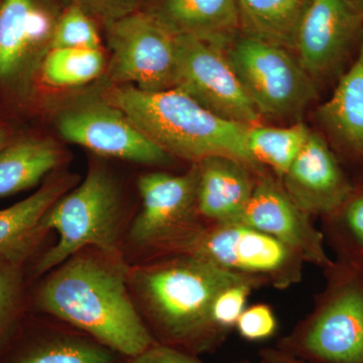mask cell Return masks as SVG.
Returning <instances> with one entry per match:
<instances>
[{
  "label": "cell",
  "mask_w": 363,
  "mask_h": 363,
  "mask_svg": "<svg viewBox=\"0 0 363 363\" xmlns=\"http://www.w3.org/2000/svg\"><path fill=\"white\" fill-rule=\"evenodd\" d=\"M133 281L162 344L192 354L217 350L228 337L212 319L219 293L245 281L267 286L264 279L225 271L190 255H164L138 269Z\"/></svg>",
  "instance_id": "obj_1"
},
{
  "label": "cell",
  "mask_w": 363,
  "mask_h": 363,
  "mask_svg": "<svg viewBox=\"0 0 363 363\" xmlns=\"http://www.w3.org/2000/svg\"><path fill=\"white\" fill-rule=\"evenodd\" d=\"M35 304L126 357H138L157 343L128 295L123 269L102 260H66L38 289Z\"/></svg>",
  "instance_id": "obj_2"
},
{
  "label": "cell",
  "mask_w": 363,
  "mask_h": 363,
  "mask_svg": "<svg viewBox=\"0 0 363 363\" xmlns=\"http://www.w3.org/2000/svg\"><path fill=\"white\" fill-rule=\"evenodd\" d=\"M101 96L173 157L194 164L208 157H230L255 173L264 172L247 150L250 126L215 116L180 89L152 92L111 84Z\"/></svg>",
  "instance_id": "obj_3"
},
{
  "label": "cell",
  "mask_w": 363,
  "mask_h": 363,
  "mask_svg": "<svg viewBox=\"0 0 363 363\" xmlns=\"http://www.w3.org/2000/svg\"><path fill=\"white\" fill-rule=\"evenodd\" d=\"M121 216L118 184L106 169L94 164L84 181L57 200L38 224V238L55 230L59 240L35 262L33 278L61 266L86 247H96L114 259L118 252Z\"/></svg>",
  "instance_id": "obj_4"
},
{
  "label": "cell",
  "mask_w": 363,
  "mask_h": 363,
  "mask_svg": "<svg viewBox=\"0 0 363 363\" xmlns=\"http://www.w3.org/2000/svg\"><path fill=\"white\" fill-rule=\"evenodd\" d=\"M313 311L276 348L306 363H363V276L334 260Z\"/></svg>",
  "instance_id": "obj_5"
},
{
  "label": "cell",
  "mask_w": 363,
  "mask_h": 363,
  "mask_svg": "<svg viewBox=\"0 0 363 363\" xmlns=\"http://www.w3.org/2000/svg\"><path fill=\"white\" fill-rule=\"evenodd\" d=\"M171 255H193L225 271L264 279L278 290L301 283L305 264L297 252L276 238L235 222H204Z\"/></svg>",
  "instance_id": "obj_6"
},
{
  "label": "cell",
  "mask_w": 363,
  "mask_h": 363,
  "mask_svg": "<svg viewBox=\"0 0 363 363\" xmlns=\"http://www.w3.org/2000/svg\"><path fill=\"white\" fill-rule=\"evenodd\" d=\"M61 7L57 0H0V97L13 106L35 99Z\"/></svg>",
  "instance_id": "obj_7"
},
{
  "label": "cell",
  "mask_w": 363,
  "mask_h": 363,
  "mask_svg": "<svg viewBox=\"0 0 363 363\" xmlns=\"http://www.w3.org/2000/svg\"><path fill=\"white\" fill-rule=\"evenodd\" d=\"M225 54L260 116L293 118L316 98L314 80L286 48L242 33Z\"/></svg>",
  "instance_id": "obj_8"
},
{
  "label": "cell",
  "mask_w": 363,
  "mask_h": 363,
  "mask_svg": "<svg viewBox=\"0 0 363 363\" xmlns=\"http://www.w3.org/2000/svg\"><path fill=\"white\" fill-rule=\"evenodd\" d=\"M104 26L111 51L106 67L111 84L133 85L152 92L176 88V37L140 11Z\"/></svg>",
  "instance_id": "obj_9"
},
{
  "label": "cell",
  "mask_w": 363,
  "mask_h": 363,
  "mask_svg": "<svg viewBox=\"0 0 363 363\" xmlns=\"http://www.w3.org/2000/svg\"><path fill=\"white\" fill-rule=\"evenodd\" d=\"M198 183L197 162L183 175L155 172L140 177L142 208L131 225V241L166 255L199 228L205 221L198 213Z\"/></svg>",
  "instance_id": "obj_10"
},
{
  "label": "cell",
  "mask_w": 363,
  "mask_h": 363,
  "mask_svg": "<svg viewBox=\"0 0 363 363\" xmlns=\"http://www.w3.org/2000/svg\"><path fill=\"white\" fill-rule=\"evenodd\" d=\"M57 130L67 142L99 156L164 166L173 157L138 128L121 109L102 96L78 100L60 109Z\"/></svg>",
  "instance_id": "obj_11"
},
{
  "label": "cell",
  "mask_w": 363,
  "mask_h": 363,
  "mask_svg": "<svg viewBox=\"0 0 363 363\" xmlns=\"http://www.w3.org/2000/svg\"><path fill=\"white\" fill-rule=\"evenodd\" d=\"M176 40L177 89L226 121L259 124V112L229 63L225 49L194 37H176Z\"/></svg>",
  "instance_id": "obj_12"
},
{
  "label": "cell",
  "mask_w": 363,
  "mask_h": 363,
  "mask_svg": "<svg viewBox=\"0 0 363 363\" xmlns=\"http://www.w3.org/2000/svg\"><path fill=\"white\" fill-rule=\"evenodd\" d=\"M238 223L276 238L305 262L323 269L334 262L326 252L323 231L293 202L281 181L266 172L257 174L255 190Z\"/></svg>",
  "instance_id": "obj_13"
},
{
  "label": "cell",
  "mask_w": 363,
  "mask_h": 363,
  "mask_svg": "<svg viewBox=\"0 0 363 363\" xmlns=\"http://www.w3.org/2000/svg\"><path fill=\"white\" fill-rule=\"evenodd\" d=\"M362 32L363 16L347 0H312L296 40L298 63L314 81L333 75Z\"/></svg>",
  "instance_id": "obj_14"
},
{
  "label": "cell",
  "mask_w": 363,
  "mask_h": 363,
  "mask_svg": "<svg viewBox=\"0 0 363 363\" xmlns=\"http://www.w3.org/2000/svg\"><path fill=\"white\" fill-rule=\"evenodd\" d=\"M279 181L302 211L323 218L342 206L355 188L337 155L314 131Z\"/></svg>",
  "instance_id": "obj_15"
},
{
  "label": "cell",
  "mask_w": 363,
  "mask_h": 363,
  "mask_svg": "<svg viewBox=\"0 0 363 363\" xmlns=\"http://www.w3.org/2000/svg\"><path fill=\"white\" fill-rule=\"evenodd\" d=\"M199 168L197 209L207 223H238L252 197L257 173L225 156L208 157Z\"/></svg>",
  "instance_id": "obj_16"
},
{
  "label": "cell",
  "mask_w": 363,
  "mask_h": 363,
  "mask_svg": "<svg viewBox=\"0 0 363 363\" xmlns=\"http://www.w3.org/2000/svg\"><path fill=\"white\" fill-rule=\"evenodd\" d=\"M143 11L174 37H194L224 49L240 30L238 0H152Z\"/></svg>",
  "instance_id": "obj_17"
},
{
  "label": "cell",
  "mask_w": 363,
  "mask_h": 363,
  "mask_svg": "<svg viewBox=\"0 0 363 363\" xmlns=\"http://www.w3.org/2000/svg\"><path fill=\"white\" fill-rule=\"evenodd\" d=\"M318 117L343 156L363 164V32L357 58L318 109Z\"/></svg>",
  "instance_id": "obj_18"
},
{
  "label": "cell",
  "mask_w": 363,
  "mask_h": 363,
  "mask_svg": "<svg viewBox=\"0 0 363 363\" xmlns=\"http://www.w3.org/2000/svg\"><path fill=\"white\" fill-rule=\"evenodd\" d=\"M74 182L73 176L49 181L26 199L0 210V255L26 262L40 240L35 228L40 219Z\"/></svg>",
  "instance_id": "obj_19"
},
{
  "label": "cell",
  "mask_w": 363,
  "mask_h": 363,
  "mask_svg": "<svg viewBox=\"0 0 363 363\" xmlns=\"http://www.w3.org/2000/svg\"><path fill=\"white\" fill-rule=\"evenodd\" d=\"M63 152L51 138H14L0 150V198L30 190L57 168Z\"/></svg>",
  "instance_id": "obj_20"
},
{
  "label": "cell",
  "mask_w": 363,
  "mask_h": 363,
  "mask_svg": "<svg viewBox=\"0 0 363 363\" xmlns=\"http://www.w3.org/2000/svg\"><path fill=\"white\" fill-rule=\"evenodd\" d=\"M312 0H238L240 32L295 51Z\"/></svg>",
  "instance_id": "obj_21"
},
{
  "label": "cell",
  "mask_w": 363,
  "mask_h": 363,
  "mask_svg": "<svg viewBox=\"0 0 363 363\" xmlns=\"http://www.w3.org/2000/svg\"><path fill=\"white\" fill-rule=\"evenodd\" d=\"M111 351L79 340H38L23 324L0 357V363H112Z\"/></svg>",
  "instance_id": "obj_22"
},
{
  "label": "cell",
  "mask_w": 363,
  "mask_h": 363,
  "mask_svg": "<svg viewBox=\"0 0 363 363\" xmlns=\"http://www.w3.org/2000/svg\"><path fill=\"white\" fill-rule=\"evenodd\" d=\"M311 131L301 123L289 128L255 124L247 130V150L259 166L271 169L281 180L304 147Z\"/></svg>",
  "instance_id": "obj_23"
},
{
  "label": "cell",
  "mask_w": 363,
  "mask_h": 363,
  "mask_svg": "<svg viewBox=\"0 0 363 363\" xmlns=\"http://www.w3.org/2000/svg\"><path fill=\"white\" fill-rule=\"evenodd\" d=\"M324 235L336 259L363 276V185L354 190L342 206L324 217Z\"/></svg>",
  "instance_id": "obj_24"
},
{
  "label": "cell",
  "mask_w": 363,
  "mask_h": 363,
  "mask_svg": "<svg viewBox=\"0 0 363 363\" xmlns=\"http://www.w3.org/2000/svg\"><path fill=\"white\" fill-rule=\"evenodd\" d=\"M106 67L104 50L52 49L40 67L38 83L58 88L82 86L100 77Z\"/></svg>",
  "instance_id": "obj_25"
},
{
  "label": "cell",
  "mask_w": 363,
  "mask_h": 363,
  "mask_svg": "<svg viewBox=\"0 0 363 363\" xmlns=\"http://www.w3.org/2000/svg\"><path fill=\"white\" fill-rule=\"evenodd\" d=\"M25 264L0 255V357L25 319L28 304Z\"/></svg>",
  "instance_id": "obj_26"
},
{
  "label": "cell",
  "mask_w": 363,
  "mask_h": 363,
  "mask_svg": "<svg viewBox=\"0 0 363 363\" xmlns=\"http://www.w3.org/2000/svg\"><path fill=\"white\" fill-rule=\"evenodd\" d=\"M52 49L102 50L95 21L79 7H64L55 28Z\"/></svg>",
  "instance_id": "obj_27"
},
{
  "label": "cell",
  "mask_w": 363,
  "mask_h": 363,
  "mask_svg": "<svg viewBox=\"0 0 363 363\" xmlns=\"http://www.w3.org/2000/svg\"><path fill=\"white\" fill-rule=\"evenodd\" d=\"M262 288L253 281L236 284L218 294L212 306V319L222 331L230 334L238 318L245 311L247 298L255 289Z\"/></svg>",
  "instance_id": "obj_28"
},
{
  "label": "cell",
  "mask_w": 363,
  "mask_h": 363,
  "mask_svg": "<svg viewBox=\"0 0 363 363\" xmlns=\"http://www.w3.org/2000/svg\"><path fill=\"white\" fill-rule=\"evenodd\" d=\"M240 337L250 342L267 340L276 334L278 321L269 305L255 304L245 308L235 326Z\"/></svg>",
  "instance_id": "obj_29"
},
{
  "label": "cell",
  "mask_w": 363,
  "mask_h": 363,
  "mask_svg": "<svg viewBox=\"0 0 363 363\" xmlns=\"http://www.w3.org/2000/svg\"><path fill=\"white\" fill-rule=\"evenodd\" d=\"M61 6H76L102 25L138 11L140 0H57Z\"/></svg>",
  "instance_id": "obj_30"
},
{
  "label": "cell",
  "mask_w": 363,
  "mask_h": 363,
  "mask_svg": "<svg viewBox=\"0 0 363 363\" xmlns=\"http://www.w3.org/2000/svg\"><path fill=\"white\" fill-rule=\"evenodd\" d=\"M131 363H204L192 353L178 350L162 343H155L138 357H133Z\"/></svg>",
  "instance_id": "obj_31"
},
{
  "label": "cell",
  "mask_w": 363,
  "mask_h": 363,
  "mask_svg": "<svg viewBox=\"0 0 363 363\" xmlns=\"http://www.w3.org/2000/svg\"><path fill=\"white\" fill-rule=\"evenodd\" d=\"M260 362L262 363H306L286 354L278 348L267 347L259 350Z\"/></svg>",
  "instance_id": "obj_32"
},
{
  "label": "cell",
  "mask_w": 363,
  "mask_h": 363,
  "mask_svg": "<svg viewBox=\"0 0 363 363\" xmlns=\"http://www.w3.org/2000/svg\"><path fill=\"white\" fill-rule=\"evenodd\" d=\"M14 138L16 133L13 126L6 121H0V150L6 147Z\"/></svg>",
  "instance_id": "obj_33"
},
{
  "label": "cell",
  "mask_w": 363,
  "mask_h": 363,
  "mask_svg": "<svg viewBox=\"0 0 363 363\" xmlns=\"http://www.w3.org/2000/svg\"><path fill=\"white\" fill-rule=\"evenodd\" d=\"M350 6L357 11L360 16H363V0H347Z\"/></svg>",
  "instance_id": "obj_34"
},
{
  "label": "cell",
  "mask_w": 363,
  "mask_h": 363,
  "mask_svg": "<svg viewBox=\"0 0 363 363\" xmlns=\"http://www.w3.org/2000/svg\"><path fill=\"white\" fill-rule=\"evenodd\" d=\"M362 185H363V183L362 184Z\"/></svg>",
  "instance_id": "obj_35"
},
{
  "label": "cell",
  "mask_w": 363,
  "mask_h": 363,
  "mask_svg": "<svg viewBox=\"0 0 363 363\" xmlns=\"http://www.w3.org/2000/svg\"><path fill=\"white\" fill-rule=\"evenodd\" d=\"M260 363H262V362H260Z\"/></svg>",
  "instance_id": "obj_36"
}]
</instances>
